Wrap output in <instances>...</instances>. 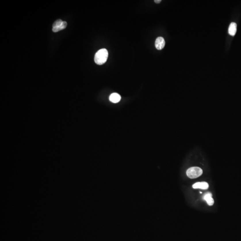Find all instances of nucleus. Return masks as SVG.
Listing matches in <instances>:
<instances>
[{"mask_svg":"<svg viewBox=\"0 0 241 241\" xmlns=\"http://www.w3.org/2000/svg\"><path fill=\"white\" fill-rule=\"evenodd\" d=\"M108 57V51L106 49H101L98 51L95 55L94 61L98 65H103Z\"/></svg>","mask_w":241,"mask_h":241,"instance_id":"1","label":"nucleus"},{"mask_svg":"<svg viewBox=\"0 0 241 241\" xmlns=\"http://www.w3.org/2000/svg\"><path fill=\"white\" fill-rule=\"evenodd\" d=\"M203 173L202 170L200 168L194 166L187 170L186 174L190 179H195L200 176Z\"/></svg>","mask_w":241,"mask_h":241,"instance_id":"2","label":"nucleus"},{"mask_svg":"<svg viewBox=\"0 0 241 241\" xmlns=\"http://www.w3.org/2000/svg\"><path fill=\"white\" fill-rule=\"evenodd\" d=\"M67 26V22L63 21L62 20L59 19L56 21L53 24L52 31L54 32H57L65 29Z\"/></svg>","mask_w":241,"mask_h":241,"instance_id":"3","label":"nucleus"},{"mask_svg":"<svg viewBox=\"0 0 241 241\" xmlns=\"http://www.w3.org/2000/svg\"><path fill=\"white\" fill-rule=\"evenodd\" d=\"M165 45V42L164 38L161 37L157 38L155 42V47L158 50H161L164 48Z\"/></svg>","mask_w":241,"mask_h":241,"instance_id":"4","label":"nucleus"},{"mask_svg":"<svg viewBox=\"0 0 241 241\" xmlns=\"http://www.w3.org/2000/svg\"><path fill=\"white\" fill-rule=\"evenodd\" d=\"M192 187L194 189H198V188H200V189H208V184L207 183L205 182H197V183L194 184L192 185Z\"/></svg>","mask_w":241,"mask_h":241,"instance_id":"5","label":"nucleus"},{"mask_svg":"<svg viewBox=\"0 0 241 241\" xmlns=\"http://www.w3.org/2000/svg\"><path fill=\"white\" fill-rule=\"evenodd\" d=\"M212 195L210 192H207L204 195L203 197L204 200L206 201L208 205H212L214 204V201L213 198L212 197Z\"/></svg>","mask_w":241,"mask_h":241,"instance_id":"6","label":"nucleus"},{"mask_svg":"<svg viewBox=\"0 0 241 241\" xmlns=\"http://www.w3.org/2000/svg\"><path fill=\"white\" fill-rule=\"evenodd\" d=\"M109 100L113 103H118L121 99L120 95L117 93H113L111 94L109 97Z\"/></svg>","mask_w":241,"mask_h":241,"instance_id":"7","label":"nucleus"},{"mask_svg":"<svg viewBox=\"0 0 241 241\" xmlns=\"http://www.w3.org/2000/svg\"><path fill=\"white\" fill-rule=\"evenodd\" d=\"M237 32V24L236 23H232L230 24L228 29V32L231 36H234Z\"/></svg>","mask_w":241,"mask_h":241,"instance_id":"8","label":"nucleus"},{"mask_svg":"<svg viewBox=\"0 0 241 241\" xmlns=\"http://www.w3.org/2000/svg\"><path fill=\"white\" fill-rule=\"evenodd\" d=\"M154 2L156 3H159L161 2V0H155Z\"/></svg>","mask_w":241,"mask_h":241,"instance_id":"9","label":"nucleus"}]
</instances>
